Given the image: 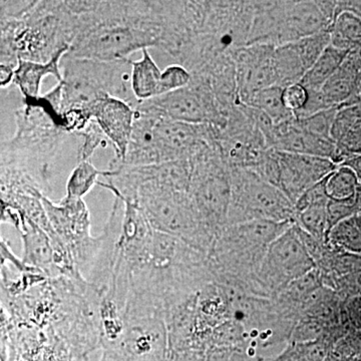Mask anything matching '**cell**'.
Segmentation results:
<instances>
[{
  "instance_id": "obj_11",
  "label": "cell",
  "mask_w": 361,
  "mask_h": 361,
  "mask_svg": "<svg viewBox=\"0 0 361 361\" xmlns=\"http://www.w3.org/2000/svg\"><path fill=\"white\" fill-rule=\"evenodd\" d=\"M271 149L286 153L300 154L329 159L339 166V154L332 139L318 137L301 129L295 118L281 125L274 126L265 137Z\"/></svg>"
},
{
  "instance_id": "obj_20",
  "label": "cell",
  "mask_w": 361,
  "mask_h": 361,
  "mask_svg": "<svg viewBox=\"0 0 361 361\" xmlns=\"http://www.w3.org/2000/svg\"><path fill=\"white\" fill-rule=\"evenodd\" d=\"M301 229L311 235L313 238L322 239L329 237V218L327 203L307 207L296 213Z\"/></svg>"
},
{
  "instance_id": "obj_27",
  "label": "cell",
  "mask_w": 361,
  "mask_h": 361,
  "mask_svg": "<svg viewBox=\"0 0 361 361\" xmlns=\"http://www.w3.org/2000/svg\"><path fill=\"white\" fill-rule=\"evenodd\" d=\"M326 178L320 180L314 186L310 188L307 191L304 192L302 196L297 200L294 205L296 213L300 212L307 207L329 203V198L326 193Z\"/></svg>"
},
{
  "instance_id": "obj_3",
  "label": "cell",
  "mask_w": 361,
  "mask_h": 361,
  "mask_svg": "<svg viewBox=\"0 0 361 361\" xmlns=\"http://www.w3.org/2000/svg\"><path fill=\"white\" fill-rule=\"evenodd\" d=\"M135 110L192 125H211L219 130L227 125L210 80L204 75H192L188 87L141 102Z\"/></svg>"
},
{
  "instance_id": "obj_24",
  "label": "cell",
  "mask_w": 361,
  "mask_h": 361,
  "mask_svg": "<svg viewBox=\"0 0 361 361\" xmlns=\"http://www.w3.org/2000/svg\"><path fill=\"white\" fill-rule=\"evenodd\" d=\"M78 134L82 137L80 154V161L90 160L99 147L103 146L104 142H110L94 120L90 121L87 127Z\"/></svg>"
},
{
  "instance_id": "obj_14",
  "label": "cell",
  "mask_w": 361,
  "mask_h": 361,
  "mask_svg": "<svg viewBox=\"0 0 361 361\" xmlns=\"http://www.w3.org/2000/svg\"><path fill=\"white\" fill-rule=\"evenodd\" d=\"M161 71L149 49L142 51V58L132 63V90L139 103L160 96Z\"/></svg>"
},
{
  "instance_id": "obj_23",
  "label": "cell",
  "mask_w": 361,
  "mask_h": 361,
  "mask_svg": "<svg viewBox=\"0 0 361 361\" xmlns=\"http://www.w3.org/2000/svg\"><path fill=\"white\" fill-rule=\"evenodd\" d=\"M192 80V75L185 66H168L161 71L160 96L186 87Z\"/></svg>"
},
{
  "instance_id": "obj_10",
  "label": "cell",
  "mask_w": 361,
  "mask_h": 361,
  "mask_svg": "<svg viewBox=\"0 0 361 361\" xmlns=\"http://www.w3.org/2000/svg\"><path fill=\"white\" fill-rule=\"evenodd\" d=\"M299 230L297 226H290L268 248V269L279 281L302 278L312 269V258Z\"/></svg>"
},
{
  "instance_id": "obj_22",
  "label": "cell",
  "mask_w": 361,
  "mask_h": 361,
  "mask_svg": "<svg viewBox=\"0 0 361 361\" xmlns=\"http://www.w3.org/2000/svg\"><path fill=\"white\" fill-rule=\"evenodd\" d=\"M338 109H329V110L319 111V113L306 116V118H295L297 125L310 134L331 139L332 125H334Z\"/></svg>"
},
{
  "instance_id": "obj_5",
  "label": "cell",
  "mask_w": 361,
  "mask_h": 361,
  "mask_svg": "<svg viewBox=\"0 0 361 361\" xmlns=\"http://www.w3.org/2000/svg\"><path fill=\"white\" fill-rule=\"evenodd\" d=\"M228 220L233 224L251 220L290 222L295 206L275 185L255 173L233 171Z\"/></svg>"
},
{
  "instance_id": "obj_9",
  "label": "cell",
  "mask_w": 361,
  "mask_h": 361,
  "mask_svg": "<svg viewBox=\"0 0 361 361\" xmlns=\"http://www.w3.org/2000/svg\"><path fill=\"white\" fill-rule=\"evenodd\" d=\"M90 115L113 147L114 160L123 163L134 129L135 109L122 99L108 96L92 106Z\"/></svg>"
},
{
  "instance_id": "obj_28",
  "label": "cell",
  "mask_w": 361,
  "mask_h": 361,
  "mask_svg": "<svg viewBox=\"0 0 361 361\" xmlns=\"http://www.w3.org/2000/svg\"><path fill=\"white\" fill-rule=\"evenodd\" d=\"M339 166H345V167L350 169L355 173L356 177H357L360 183H361V154L360 155L349 157Z\"/></svg>"
},
{
  "instance_id": "obj_2",
  "label": "cell",
  "mask_w": 361,
  "mask_h": 361,
  "mask_svg": "<svg viewBox=\"0 0 361 361\" xmlns=\"http://www.w3.org/2000/svg\"><path fill=\"white\" fill-rule=\"evenodd\" d=\"M78 32V14L71 1H32L18 18H1L0 68L16 71L20 59L49 63L68 54Z\"/></svg>"
},
{
  "instance_id": "obj_1",
  "label": "cell",
  "mask_w": 361,
  "mask_h": 361,
  "mask_svg": "<svg viewBox=\"0 0 361 361\" xmlns=\"http://www.w3.org/2000/svg\"><path fill=\"white\" fill-rule=\"evenodd\" d=\"M16 118V135L1 142V184L32 187L42 194L59 164L68 158L80 161L82 135L59 127L37 104H25Z\"/></svg>"
},
{
  "instance_id": "obj_8",
  "label": "cell",
  "mask_w": 361,
  "mask_h": 361,
  "mask_svg": "<svg viewBox=\"0 0 361 361\" xmlns=\"http://www.w3.org/2000/svg\"><path fill=\"white\" fill-rule=\"evenodd\" d=\"M275 47L255 44L243 47L233 56L236 68L237 96L244 104L259 90L276 85Z\"/></svg>"
},
{
  "instance_id": "obj_13",
  "label": "cell",
  "mask_w": 361,
  "mask_h": 361,
  "mask_svg": "<svg viewBox=\"0 0 361 361\" xmlns=\"http://www.w3.org/2000/svg\"><path fill=\"white\" fill-rule=\"evenodd\" d=\"M66 52H61L54 56L49 63H35V61H18V68L14 71L13 84L20 90L25 103H32L40 97L42 80L47 77H54L61 82L63 80V73L61 70V61Z\"/></svg>"
},
{
  "instance_id": "obj_25",
  "label": "cell",
  "mask_w": 361,
  "mask_h": 361,
  "mask_svg": "<svg viewBox=\"0 0 361 361\" xmlns=\"http://www.w3.org/2000/svg\"><path fill=\"white\" fill-rule=\"evenodd\" d=\"M355 199H349V200L344 201L329 199V203H327L329 233L342 221L355 216L353 215V209H355Z\"/></svg>"
},
{
  "instance_id": "obj_26",
  "label": "cell",
  "mask_w": 361,
  "mask_h": 361,
  "mask_svg": "<svg viewBox=\"0 0 361 361\" xmlns=\"http://www.w3.org/2000/svg\"><path fill=\"white\" fill-rule=\"evenodd\" d=\"M308 99H310L308 90L300 82L289 85L283 90L285 106L291 113H293L294 116L304 110L308 103Z\"/></svg>"
},
{
  "instance_id": "obj_18",
  "label": "cell",
  "mask_w": 361,
  "mask_h": 361,
  "mask_svg": "<svg viewBox=\"0 0 361 361\" xmlns=\"http://www.w3.org/2000/svg\"><path fill=\"white\" fill-rule=\"evenodd\" d=\"M106 171H101L92 165V161H80L71 170L66 182V196L82 199L89 193L94 185L99 183L97 177L106 175Z\"/></svg>"
},
{
  "instance_id": "obj_21",
  "label": "cell",
  "mask_w": 361,
  "mask_h": 361,
  "mask_svg": "<svg viewBox=\"0 0 361 361\" xmlns=\"http://www.w3.org/2000/svg\"><path fill=\"white\" fill-rule=\"evenodd\" d=\"M329 236L346 250L361 253V232L356 224L355 215L337 224Z\"/></svg>"
},
{
  "instance_id": "obj_15",
  "label": "cell",
  "mask_w": 361,
  "mask_h": 361,
  "mask_svg": "<svg viewBox=\"0 0 361 361\" xmlns=\"http://www.w3.org/2000/svg\"><path fill=\"white\" fill-rule=\"evenodd\" d=\"M350 51H341L329 44L319 58L311 66L300 84L308 92H319L323 85L334 77V73L339 70L343 61L348 58Z\"/></svg>"
},
{
  "instance_id": "obj_4",
  "label": "cell",
  "mask_w": 361,
  "mask_h": 361,
  "mask_svg": "<svg viewBox=\"0 0 361 361\" xmlns=\"http://www.w3.org/2000/svg\"><path fill=\"white\" fill-rule=\"evenodd\" d=\"M128 202L144 213L154 230L177 238L192 236L203 223L189 193L152 183L140 186L134 198Z\"/></svg>"
},
{
  "instance_id": "obj_29",
  "label": "cell",
  "mask_w": 361,
  "mask_h": 361,
  "mask_svg": "<svg viewBox=\"0 0 361 361\" xmlns=\"http://www.w3.org/2000/svg\"><path fill=\"white\" fill-rule=\"evenodd\" d=\"M356 224H357L358 228H360L361 232V216L355 215Z\"/></svg>"
},
{
  "instance_id": "obj_19",
  "label": "cell",
  "mask_w": 361,
  "mask_h": 361,
  "mask_svg": "<svg viewBox=\"0 0 361 361\" xmlns=\"http://www.w3.org/2000/svg\"><path fill=\"white\" fill-rule=\"evenodd\" d=\"M360 180L350 169L338 166L326 178V193L331 200L344 201L356 198Z\"/></svg>"
},
{
  "instance_id": "obj_7",
  "label": "cell",
  "mask_w": 361,
  "mask_h": 361,
  "mask_svg": "<svg viewBox=\"0 0 361 361\" xmlns=\"http://www.w3.org/2000/svg\"><path fill=\"white\" fill-rule=\"evenodd\" d=\"M330 44L329 32L275 47L274 63L276 85L285 87L299 84Z\"/></svg>"
},
{
  "instance_id": "obj_12",
  "label": "cell",
  "mask_w": 361,
  "mask_h": 361,
  "mask_svg": "<svg viewBox=\"0 0 361 361\" xmlns=\"http://www.w3.org/2000/svg\"><path fill=\"white\" fill-rule=\"evenodd\" d=\"M331 139L339 154V165L349 157L361 154V102L342 106L337 111Z\"/></svg>"
},
{
  "instance_id": "obj_17",
  "label": "cell",
  "mask_w": 361,
  "mask_h": 361,
  "mask_svg": "<svg viewBox=\"0 0 361 361\" xmlns=\"http://www.w3.org/2000/svg\"><path fill=\"white\" fill-rule=\"evenodd\" d=\"M283 90V87L278 85L266 87L255 92L246 104L264 114L275 126L281 125L295 118L285 106Z\"/></svg>"
},
{
  "instance_id": "obj_6",
  "label": "cell",
  "mask_w": 361,
  "mask_h": 361,
  "mask_svg": "<svg viewBox=\"0 0 361 361\" xmlns=\"http://www.w3.org/2000/svg\"><path fill=\"white\" fill-rule=\"evenodd\" d=\"M276 161V186L295 205L304 192L336 170L329 159L273 149Z\"/></svg>"
},
{
  "instance_id": "obj_16",
  "label": "cell",
  "mask_w": 361,
  "mask_h": 361,
  "mask_svg": "<svg viewBox=\"0 0 361 361\" xmlns=\"http://www.w3.org/2000/svg\"><path fill=\"white\" fill-rule=\"evenodd\" d=\"M329 32L332 47L353 51L361 47V16L350 11L336 13Z\"/></svg>"
}]
</instances>
